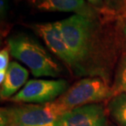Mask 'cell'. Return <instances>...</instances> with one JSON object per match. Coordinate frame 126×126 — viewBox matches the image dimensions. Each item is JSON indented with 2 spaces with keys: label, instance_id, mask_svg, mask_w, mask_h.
Wrapping results in <instances>:
<instances>
[{
  "label": "cell",
  "instance_id": "obj_1",
  "mask_svg": "<svg viewBox=\"0 0 126 126\" xmlns=\"http://www.w3.org/2000/svg\"><path fill=\"white\" fill-rule=\"evenodd\" d=\"M9 50L15 58L30 69L35 77H56L61 68L48 51L30 37L18 35L8 39Z\"/></svg>",
  "mask_w": 126,
  "mask_h": 126
},
{
  "label": "cell",
  "instance_id": "obj_2",
  "mask_svg": "<svg viewBox=\"0 0 126 126\" xmlns=\"http://www.w3.org/2000/svg\"><path fill=\"white\" fill-rule=\"evenodd\" d=\"M58 102L1 109V126H54L66 111Z\"/></svg>",
  "mask_w": 126,
  "mask_h": 126
},
{
  "label": "cell",
  "instance_id": "obj_3",
  "mask_svg": "<svg viewBox=\"0 0 126 126\" xmlns=\"http://www.w3.org/2000/svg\"><path fill=\"white\" fill-rule=\"evenodd\" d=\"M57 25L65 42L80 63L90 50L93 19L76 14L58 21Z\"/></svg>",
  "mask_w": 126,
  "mask_h": 126
},
{
  "label": "cell",
  "instance_id": "obj_4",
  "mask_svg": "<svg viewBox=\"0 0 126 126\" xmlns=\"http://www.w3.org/2000/svg\"><path fill=\"white\" fill-rule=\"evenodd\" d=\"M111 90L102 79L85 78L76 83L57 100L66 110L77 107L93 104L109 98Z\"/></svg>",
  "mask_w": 126,
  "mask_h": 126
},
{
  "label": "cell",
  "instance_id": "obj_5",
  "mask_svg": "<svg viewBox=\"0 0 126 126\" xmlns=\"http://www.w3.org/2000/svg\"><path fill=\"white\" fill-rule=\"evenodd\" d=\"M67 90L64 80H31L14 97L13 101L33 103H49Z\"/></svg>",
  "mask_w": 126,
  "mask_h": 126
},
{
  "label": "cell",
  "instance_id": "obj_6",
  "mask_svg": "<svg viewBox=\"0 0 126 126\" xmlns=\"http://www.w3.org/2000/svg\"><path fill=\"white\" fill-rule=\"evenodd\" d=\"M54 126H106V118L101 105L87 104L65 111Z\"/></svg>",
  "mask_w": 126,
  "mask_h": 126
},
{
  "label": "cell",
  "instance_id": "obj_7",
  "mask_svg": "<svg viewBox=\"0 0 126 126\" xmlns=\"http://www.w3.org/2000/svg\"><path fill=\"white\" fill-rule=\"evenodd\" d=\"M38 33L44 40L49 49L67 65L79 70V62L66 44L59 29L57 22L40 24L35 25Z\"/></svg>",
  "mask_w": 126,
  "mask_h": 126
},
{
  "label": "cell",
  "instance_id": "obj_8",
  "mask_svg": "<svg viewBox=\"0 0 126 126\" xmlns=\"http://www.w3.org/2000/svg\"><path fill=\"white\" fill-rule=\"evenodd\" d=\"M37 9L47 12H75L90 18H94L95 9L84 0H24Z\"/></svg>",
  "mask_w": 126,
  "mask_h": 126
},
{
  "label": "cell",
  "instance_id": "obj_9",
  "mask_svg": "<svg viewBox=\"0 0 126 126\" xmlns=\"http://www.w3.org/2000/svg\"><path fill=\"white\" fill-rule=\"evenodd\" d=\"M29 72L17 62H11L1 86V97L7 98L12 96L25 84Z\"/></svg>",
  "mask_w": 126,
  "mask_h": 126
},
{
  "label": "cell",
  "instance_id": "obj_10",
  "mask_svg": "<svg viewBox=\"0 0 126 126\" xmlns=\"http://www.w3.org/2000/svg\"><path fill=\"white\" fill-rule=\"evenodd\" d=\"M111 116L121 126H126V93L117 94L109 103Z\"/></svg>",
  "mask_w": 126,
  "mask_h": 126
},
{
  "label": "cell",
  "instance_id": "obj_11",
  "mask_svg": "<svg viewBox=\"0 0 126 126\" xmlns=\"http://www.w3.org/2000/svg\"><path fill=\"white\" fill-rule=\"evenodd\" d=\"M116 90L120 94L126 93V55L123 58L117 72Z\"/></svg>",
  "mask_w": 126,
  "mask_h": 126
},
{
  "label": "cell",
  "instance_id": "obj_12",
  "mask_svg": "<svg viewBox=\"0 0 126 126\" xmlns=\"http://www.w3.org/2000/svg\"><path fill=\"white\" fill-rule=\"evenodd\" d=\"M9 66V52L8 50L3 49L0 52V83L3 82L6 72Z\"/></svg>",
  "mask_w": 126,
  "mask_h": 126
},
{
  "label": "cell",
  "instance_id": "obj_13",
  "mask_svg": "<svg viewBox=\"0 0 126 126\" xmlns=\"http://www.w3.org/2000/svg\"><path fill=\"white\" fill-rule=\"evenodd\" d=\"M107 5L112 7H116L120 6L123 2H125V0H105Z\"/></svg>",
  "mask_w": 126,
  "mask_h": 126
},
{
  "label": "cell",
  "instance_id": "obj_14",
  "mask_svg": "<svg viewBox=\"0 0 126 126\" xmlns=\"http://www.w3.org/2000/svg\"><path fill=\"white\" fill-rule=\"evenodd\" d=\"M87 1L89 2V3L91 5H93V7H101L103 6L102 0H87Z\"/></svg>",
  "mask_w": 126,
  "mask_h": 126
},
{
  "label": "cell",
  "instance_id": "obj_15",
  "mask_svg": "<svg viewBox=\"0 0 126 126\" xmlns=\"http://www.w3.org/2000/svg\"><path fill=\"white\" fill-rule=\"evenodd\" d=\"M124 33H125V38H126V22H125V25L124 26Z\"/></svg>",
  "mask_w": 126,
  "mask_h": 126
},
{
  "label": "cell",
  "instance_id": "obj_16",
  "mask_svg": "<svg viewBox=\"0 0 126 126\" xmlns=\"http://www.w3.org/2000/svg\"><path fill=\"white\" fill-rule=\"evenodd\" d=\"M125 4L126 5V0H125Z\"/></svg>",
  "mask_w": 126,
  "mask_h": 126
}]
</instances>
